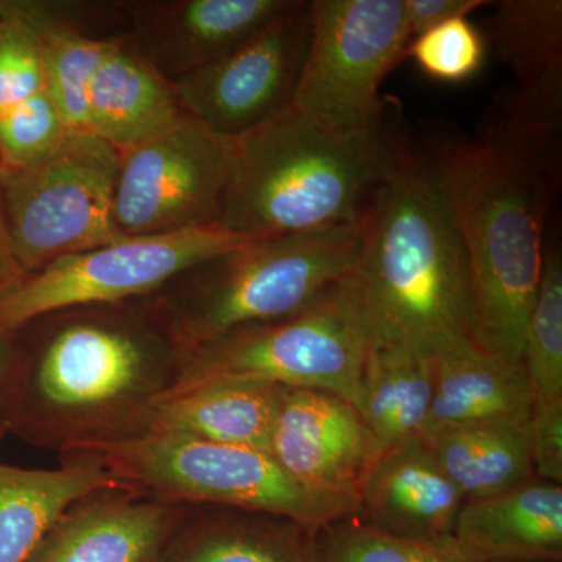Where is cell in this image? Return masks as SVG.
Returning <instances> with one entry per match:
<instances>
[{"mask_svg": "<svg viewBox=\"0 0 562 562\" xmlns=\"http://www.w3.org/2000/svg\"><path fill=\"white\" fill-rule=\"evenodd\" d=\"M14 338L10 432L60 457L146 435L187 360L149 297L60 310Z\"/></svg>", "mask_w": 562, "mask_h": 562, "instance_id": "6da1fadb", "label": "cell"}, {"mask_svg": "<svg viewBox=\"0 0 562 562\" xmlns=\"http://www.w3.org/2000/svg\"><path fill=\"white\" fill-rule=\"evenodd\" d=\"M422 155L468 262L472 341L522 362L546 257L547 211L558 188L486 136L442 139Z\"/></svg>", "mask_w": 562, "mask_h": 562, "instance_id": "7a4b0ae2", "label": "cell"}, {"mask_svg": "<svg viewBox=\"0 0 562 562\" xmlns=\"http://www.w3.org/2000/svg\"><path fill=\"white\" fill-rule=\"evenodd\" d=\"M408 144L387 121L333 131L291 106L238 138L221 225L257 236L364 225Z\"/></svg>", "mask_w": 562, "mask_h": 562, "instance_id": "3957f363", "label": "cell"}, {"mask_svg": "<svg viewBox=\"0 0 562 562\" xmlns=\"http://www.w3.org/2000/svg\"><path fill=\"white\" fill-rule=\"evenodd\" d=\"M351 283L373 344L431 351L449 339H472L464 251L413 144L369 216Z\"/></svg>", "mask_w": 562, "mask_h": 562, "instance_id": "277c9868", "label": "cell"}, {"mask_svg": "<svg viewBox=\"0 0 562 562\" xmlns=\"http://www.w3.org/2000/svg\"><path fill=\"white\" fill-rule=\"evenodd\" d=\"M366 224L258 239L194 266L149 301L188 357L238 328L302 312L347 279Z\"/></svg>", "mask_w": 562, "mask_h": 562, "instance_id": "5b68a950", "label": "cell"}, {"mask_svg": "<svg viewBox=\"0 0 562 562\" xmlns=\"http://www.w3.org/2000/svg\"><path fill=\"white\" fill-rule=\"evenodd\" d=\"M114 479L176 505H213L288 517L312 530L355 516L358 505L291 479L265 450L149 431L88 450Z\"/></svg>", "mask_w": 562, "mask_h": 562, "instance_id": "8992f818", "label": "cell"}, {"mask_svg": "<svg viewBox=\"0 0 562 562\" xmlns=\"http://www.w3.org/2000/svg\"><path fill=\"white\" fill-rule=\"evenodd\" d=\"M369 346L349 276L302 312L238 328L191 351L162 398L211 382L243 380L330 392L355 405Z\"/></svg>", "mask_w": 562, "mask_h": 562, "instance_id": "52a82bcc", "label": "cell"}, {"mask_svg": "<svg viewBox=\"0 0 562 562\" xmlns=\"http://www.w3.org/2000/svg\"><path fill=\"white\" fill-rule=\"evenodd\" d=\"M121 151L90 132L68 133L36 165L0 168L11 249L25 276L120 239L113 220Z\"/></svg>", "mask_w": 562, "mask_h": 562, "instance_id": "ba28073f", "label": "cell"}, {"mask_svg": "<svg viewBox=\"0 0 562 562\" xmlns=\"http://www.w3.org/2000/svg\"><path fill=\"white\" fill-rule=\"evenodd\" d=\"M268 236L241 235L221 224L166 235L122 236L49 262L0 299V331L14 335L60 310L116 305L150 297L194 266Z\"/></svg>", "mask_w": 562, "mask_h": 562, "instance_id": "9c48e42d", "label": "cell"}, {"mask_svg": "<svg viewBox=\"0 0 562 562\" xmlns=\"http://www.w3.org/2000/svg\"><path fill=\"white\" fill-rule=\"evenodd\" d=\"M308 57L294 106L333 131L386 121L382 85L406 57L405 0H314Z\"/></svg>", "mask_w": 562, "mask_h": 562, "instance_id": "30bf717a", "label": "cell"}, {"mask_svg": "<svg viewBox=\"0 0 562 562\" xmlns=\"http://www.w3.org/2000/svg\"><path fill=\"white\" fill-rule=\"evenodd\" d=\"M238 139L191 116L122 151L113 220L121 236L166 235L221 224Z\"/></svg>", "mask_w": 562, "mask_h": 562, "instance_id": "8fae6325", "label": "cell"}, {"mask_svg": "<svg viewBox=\"0 0 562 562\" xmlns=\"http://www.w3.org/2000/svg\"><path fill=\"white\" fill-rule=\"evenodd\" d=\"M312 33V2L291 0L235 49L177 81L181 109L228 138L261 127L294 103Z\"/></svg>", "mask_w": 562, "mask_h": 562, "instance_id": "7c38bea8", "label": "cell"}, {"mask_svg": "<svg viewBox=\"0 0 562 562\" xmlns=\"http://www.w3.org/2000/svg\"><path fill=\"white\" fill-rule=\"evenodd\" d=\"M382 443L350 402L280 386L269 454L295 482L357 503Z\"/></svg>", "mask_w": 562, "mask_h": 562, "instance_id": "4fadbf2b", "label": "cell"}, {"mask_svg": "<svg viewBox=\"0 0 562 562\" xmlns=\"http://www.w3.org/2000/svg\"><path fill=\"white\" fill-rule=\"evenodd\" d=\"M291 0H154L132 7L127 44L176 85L249 38Z\"/></svg>", "mask_w": 562, "mask_h": 562, "instance_id": "5bb4252c", "label": "cell"}, {"mask_svg": "<svg viewBox=\"0 0 562 562\" xmlns=\"http://www.w3.org/2000/svg\"><path fill=\"white\" fill-rule=\"evenodd\" d=\"M187 505L120 483L74 502L27 562H155Z\"/></svg>", "mask_w": 562, "mask_h": 562, "instance_id": "9a60e30c", "label": "cell"}, {"mask_svg": "<svg viewBox=\"0 0 562 562\" xmlns=\"http://www.w3.org/2000/svg\"><path fill=\"white\" fill-rule=\"evenodd\" d=\"M464 497L424 439L384 449L358 497V522L391 538L449 543Z\"/></svg>", "mask_w": 562, "mask_h": 562, "instance_id": "2e32d148", "label": "cell"}, {"mask_svg": "<svg viewBox=\"0 0 562 562\" xmlns=\"http://www.w3.org/2000/svg\"><path fill=\"white\" fill-rule=\"evenodd\" d=\"M450 543L461 562H561L562 484L532 476L464 502Z\"/></svg>", "mask_w": 562, "mask_h": 562, "instance_id": "e0dca14e", "label": "cell"}, {"mask_svg": "<svg viewBox=\"0 0 562 562\" xmlns=\"http://www.w3.org/2000/svg\"><path fill=\"white\" fill-rule=\"evenodd\" d=\"M435 390L424 436L482 424H528L535 392L522 362L453 338L431 350Z\"/></svg>", "mask_w": 562, "mask_h": 562, "instance_id": "ac0fdd59", "label": "cell"}, {"mask_svg": "<svg viewBox=\"0 0 562 562\" xmlns=\"http://www.w3.org/2000/svg\"><path fill=\"white\" fill-rule=\"evenodd\" d=\"M316 531L276 514L187 506L155 562H319Z\"/></svg>", "mask_w": 562, "mask_h": 562, "instance_id": "d6986e66", "label": "cell"}, {"mask_svg": "<svg viewBox=\"0 0 562 562\" xmlns=\"http://www.w3.org/2000/svg\"><path fill=\"white\" fill-rule=\"evenodd\" d=\"M88 132L122 151L168 131L187 116L176 87L113 40L88 90Z\"/></svg>", "mask_w": 562, "mask_h": 562, "instance_id": "ffe728a7", "label": "cell"}, {"mask_svg": "<svg viewBox=\"0 0 562 562\" xmlns=\"http://www.w3.org/2000/svg\"><path fill=\"white\" fill-rule=\"evenodd\" d=\"M60 462L58 469L0 462V562H27L74 502L122 483L87 454H61Z\"/></svg>", "mask_w": 562, "mask_h": 562, "instance_id": "44dd1931", "label": "cell"}, {"mask_svg": "<svg viewBox=\"0 0 562 562\" xmlns=\"http://www.w3.org/2000/svg\"><path fill=\"white\" fill-rule=\"evenodd\" d=\"M279 391L276 384L243 380L202 384L158 402L149 431L268 452Z\"/></svg>", "mask_w": 562, "mask_h": 562, "instance_id": "7402d4cb", "label": "cell"}, {"mask_svg": "<svg viewBox=\"0 0 562 562\" xmlns=\"http://www.w3.org/2000/svg\"><path fill=\"white\" fill-rule=\"evenodd\" d=\"M435 390L432 355L413 344L369 346L355 408L383 449L422 438Z\"/></svg>", "mask_w": 562, "mask_h": 562, "instance_id": "603a6c76", "label": "cell"}, {"mask_svg": "<svg viewBox=\"0 0 562 562\" xmlns=\"http://www.w3.org/2000/svg\"><path fill=\"white\" fill-rule=\"evenodd\" d=\"M35 35L47 92L69 133L88 132V90L95 69L116 38L81 31L57 3L2 0Z\"/></svg>", "mask_w": 562, "mask_h": 562, "instance_id": "cb8c5ba5", "label": "cell"}, {"mask_svg": "<svg viewBox=\"0 0 562 562\" xmlns=\"http://www.w3.org/2000/svg\"><path fill=\"white\" fill-rule=\"evenodd\" d=\"M422 439L465 502L501 494L536 476L528 424L469 425Z\"/></svg>", "mask_w": 562, "mask_h": 562, "instance_id": "d4e9b609", "label": "cell"}, {"mask_svg": "<svg viewBox=\"0 0 562 562\" xmlns=\"http://www.w3.org/2000/svg\"><path fill=\"white\" fill-rule=\"evenodd\" d=\"M487 40L513 70L516 90L562 101L561 0L495 2Z\"/></svg>", "mask_w": 562, "mask_h": 562, "instance_id": "484cf974", "label": "cell"}, {"mask_svg": "<svg viewBox=\"0 0 562 562\" xmlns=\"http://www.w3.org/2000/svg\"><path fill=\"white\" fill-rule=\"evenodd\" d=\"M522 364L535 401L562 398V258L546 249L541 283L524 333Z\"/></svg>", "mask_w": 562, "mask_h": 562, "instance_id": "4316f807", "label": "cell"}, {"mask_svg": "<svg viewBox=\"0 0 562 562\" xmlns=\"http://www.w3.org/2000/svg\"><path fill=\"white\" fill-rule=\"evenodd\" d=\"M319 562H461L452 543L391 538L358 520H336L316 531Z\"/></svg>", "mask_w": 562, "mask_h": 562, "instance_id": "83f0119b", "label": "cell"}, {"mask_svg": "<svg viewBox=\"0 0 562 562\" xmlns=\"http://www.w3.org/2000/svg\"><path fill=\"white\" fill-rule=\"evenodd\" d=\"M486 44L469 18H453L412 40L406 57H412L428 79L461 83L483 68Z\"/></svg>", "mask_w": 562, "mask_h": 562, "instance_id": "f1b7e54d", "label": "cell"}, {"mask_svg": "<svg viewBox=\"0 0 562 562\" xmlns=\"http://www.w3.org/2000/svg\"><path fill=\"white\" fill-rule=\"evenodd\" d=\"M47 90L0 114V168H25L49 157L68 135Z\"/></svg>", "mask_w": 562, "mask_h": 562, "instance_id": "f546056e", "label": "cell"}, {"mask_svg": "<svg viewBox=\"0 0 562 562\" xmlns=\"http://www.w3.org/2000/svg\"><path fill=\"white\" fill-rule=\"evenodd\" d=\"M44 90L35 35L0 0V114Z\"/></svg>", "mask_w": 562, "mask_h": 562, "instance_id": "4dcf8cb0", "label": "cell"}, {"mask_svg": "<svg viewBox=\"0 0 562 562\" xmlns=\"http://www.w3.org/2000/svg\"><path fill=\"white\" fill-rule=\"evenodd\" d=\"M528 438L532 471L547 482L562 483V398L535 401Z\"/></svg>", "mask_w": 562, "mask_h": 562, "instance_id": "1f68e13d", "label": "cell"}, {"mask_svg": "<svg viewBox=\"0 0 562 562\" xmlns=\"http://www.w3.org/2000/svg\"><path fill=\"white\" fill-rule=\"evenodd\" d=\"M484 0H405L406 22L412 40L453 18H469L472 11L487 5Z\"/></svg>", "mask_w": 562, "mask_h": 562, "instance_id": "d6a6232c", "label": "cell"}, {"mask_svg": "<svg viewBox=\"0 0 562 562\" xmlns=\"http://www.w3.org/2000/svg\"><path fill=\"white\" fill-rule=\"evenodd\" d=\"M16 372V338L0 331V441L10 435L11 402Z\"/></svg>", "mask_w": 562, "mask_h": 562, "instance_id": "836d02e7", "label": "cell"}, {"mask_svg": "<svg viewBox=\"0 0 562 562\" xmlns=\"http://www.w3.org/2000/svg\"><path fill=\"white\" fill-rule=\"evenodd\" d=\"M25 272L11 249L9 228H7L5 213L0 201V299L5 297L22 280Z\"/></svg>", "mask_w": 562, "mask_h": 562, "instance_id": "e575fe53", "label": "cell"}]
</instances>
